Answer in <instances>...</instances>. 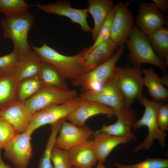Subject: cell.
Listing matches in <instances>:
<instances>
[{"instance_id": "1", "label": "cell", "mask_w": 168, "mask_h": 168, "mask_svg": "<svg viewBox=\"0 0 168 168\" xmlns=\"http://www.w3.org/2000/svg\"><path fill=\"white\" fill-rule=\"evenodd\" d=\"M79 97L82 100L95 101L111 108L117 119L124 121L132 127L137 120V116L128 106L113 77L99 90L82 93Z\"/></svg>"}, {"instance_id": "2", "label": "cell", "mask_w": 168, "mask_h": 168, "mask_svg": "<svg viewBox=\"0 0 168 168\" xmlns=\"http://www.w3.org/2000/svg\"><path fill=\"white\" fill-rule=\"evenodd\" d=\"M31 47L42 62L52 66L65 81H73L82 74V66L87 48L83 49L75 55L68 56L58 52L44 42L40 47L32 44Z\"/></svg>"}, {"instance_id": "3", "label": "cell", "mask_w": 168, "mask_h": 168, "mask_svg": "<svg viewBox=\"0 0 168 168\" xmlns=\"http://www.w3.org/2000/svg\"><path fill=\"white\" fill-rule=\"evenodd\" d=\"M138 100L145 107V110L142 118L133 124L132 128L137 129L146 126L147 128L148 133L144 140L135 147L133 152L136 153L142 150L149 149L153 145L155 139L158 141L161 147L164 148L167 135L165 132L159 128L157 115L160 106L165 102L150 100L143 95Z\"/></svg>"}, {"instance_id": "4", "label": "cell", "mask_w": 168, "mask_h": 168, "mask_svg": "<svg viewBox=\"0 0 168 168\" xmlns=\"http://www.w3.org/2000/svg\"><path fill=\"white\" fill-rule=\"evenodd\" d=\"M35 21L34 16L28 11L16 16H5L0 21L4 37L12 40L13 50L20 54L32 49L28 42V36Z\"/></svg>"}, {"instance_id": "5", "label": "cell", "mask_w": 168, "mask_h": 168, "mask_svg": "<svg viewBox=\"0 0 168 168\" xmlns=\"http://www.w3.org/2000/svg\"><path fill=\"white\" fill-rule=\"evenodd\" d=\"M126 44L129 52L128 59L133 66L147 63L155 65L164 72L166 71L167 66L154 52L147 35L134 24Z\"/></svg>"}, {"instance_id": "6", "label": "cell", "mask_w": 168, "mask_h": 168, "mask_svg": "<svg viewBox=\"0 0 168 168\" xmlns=\"http://www.w3.org/2000/svg\"><path fill=\"white\" fill-rule=\"evenodd\" d=\"M124 50V45L120 46L108 60L72 81L73 85L81 87L82 93L100 89L113 77L116 63L123 54Z\"/></svg>"}, {"instance_id": "7", "label": "cell", "mask_w": 168, "mask_h": 168, "mask_svg": "<svg viewBox=\"0 0 168 168\" xmlns=\"http://www.w3.org/2000/svg\"><path fill=\"white\" fill-rule=\"evenodd\" d=\"M140 66L116 67L113 78L125 98L131 106L136 99L143 95L144 85Z\"/></svg>"}, {"instance_id": "8", "label": "cell", "mask_w": 168, "mask_h": 168, "mask_svg": "<svg viewBox=\"0 0 168 168\" xmlns=\"http://www.w3.org/2000/svg\"><path fill=\"white\" fill-rule=\"evenodd\" d=\"M78 95L75 90L44 86L24 102L33 114L48 106L65 103L77 97Z\"/></svg>"}, {"instance_id": "9", "label": "cell", "mask_w": 168, "mask_h": 168, "mask_svg": "<svg viewBox=\"0 0 168 168\" xmlns=\"http://www.w3.org/2000/svg\"><path fill=\"white\" fill-rule=\"evenodd\" d=\"M80 100L78 96L64 103L51 105L36 112L32 115L27 130L32 134L35 130L42 126L52 125L66 119L77 108Z\"/></svg>"}, {"instance_id": "10", "label": "cell", "mask_w": 168, "mask_h": 168, "mask_svg": "<svg viewBox=\"0 0 168 168\" xmlns=\"http://www.w3.org/2000/svg\"><path fill=\"white\" fill-rule=\"evenodd\" d=\"M32 134L26 130L17 133L4 147V155L16 168H27L32 156Z\"/></svg>"}, {"instance_id": "11", "label": "cell", "mask_w": 168, "mask_h": 168, "mask_svg": "<svg viewBox=\"0 0 168 168\" xmlns=\"http://www.w3.org/2000/svg\"><path fill=\"white\" fill-rule=\"evenodd\" d=\"M132 1H119L114 6L110 38L119 46L126 44L134 24L133 15L128 8Z\"/></svg>"}, {"instance_id": "12", "label": "cell", "mask_w": 168, "mask_h": 168, "mask_svg": "<svg viewBox=\"0 0 168 168\" xmlns=\"http://www.w3.org/2000/svg\"><path fill=\"white\" fill-rule=\"evenodd\" d=\"M37 7L49 14L57 15L69 19L72 22L79 25L85 32L90 33L92 31L87 21L88 8L79 9L73 8L69 2L58 1L52 3L42 4L39 2L30 5Z\"/></svg>"}, {"instance_id": "13", "label": "cell", "mask_w": 168, "mask_h": 168, "mask_svg": "<svg viewBox=\"0 0 168 168\" xmlns=\"http://www.w3.org/2000/svg\"><path fill=\"white\" fill-rule=\"evenodd\" d=\"M136 22L138 29L147 35L158 30L166 23L165 16L155 4L146 2L139 4Z\"/></svg>"}, {"instance_id": "14", "label": "cell", "mask_w": 168, "mask_h": 168, "mask_svg": "<svg viewBox=\"0 0 168 168\" xmlns=\"http://www.w3.org/2000/svg\"><path fill=\"white\" fill-rule=\"evenodd\" d=\"M94 132L89 127H80L64 120L56 138L55 146L68 150L74 146L86 140L93 135Z\"/></svg>"}, {"instance_id": "15", "label": "cell", "mask_w": 168, "mask_h": 168, "mask_svg": "<svg viewBox=\"0 0 168 168\" xmlns=\"http://www.w3.org/2000/svg\"><path fill=\"white\" fill-rule=\"evenodd\" d=\"M100 114L111 117L114 115V113L111 108L99 102L80 99L77 108L66 119L76 126L82 127L85 126V123L88 119Z\"/></svg>"}, {"instance_id": "16", "label": "cell", "mask_w": 168, "mask_h": 168, "mask_svg": "<svg viewBox=\"0 0 168 168\" xmlns=\"http://www.w3.org/2000/svg\"><path fill=\"white\" fill-rule=\"evenodd\" d=\"M32 115L24 102L17 100L0 109V117L10 124L18 133L27 130Z\"/></svg>"}, {"instance_id": "17", "label": "cell", "mask_w": 168, "mask_h": 168, "mask_svg": "<svg viewBox=\"0 0 168 168\" xmlns=\"http://www.w3.org/2000/svg\"><path fill=\"white\" fill-rule=\"evenodd\" d=\"M68 151L71 166L75 168H92L98 161L93 139L81 143Z\"/></svg>"}, {"instance_id": "18", "label": "cell", "mask_w": 168, "mask_h": 168, "mask_svg": "<svg viewBox=\"0 0 168 168\" xmlns=\"http://www.w3.org/2000/svg\"><path fill=\"white\" fill-rule=\"evenodd\" d=\"M42 61L33 49L21 54V58L16 66L8 75L18 82L37 76Z\"/></svg>"}, {"instance_id": "19", "label": "cell", "mask_w": 168, "mask_h": 168, "mask_svg": "<svg viewBox=\"0 0 168 168\" xmlns=\"http://www.w3.org/2000/svg\"><path fill=\"white\" fill-rule=\"evenodd\" d=\"M119 46L110 38L88 52L84 59L82 74L106 61L114 54Z\"/></svg>"}, {"instance_id": "20", "label": "cell", "mask_w": 168, "mask_h": 168, "mask_svg": "<svg viewBox=\"0 0 168 168\" xmlns=\"http://www.w3.org/2000/svg\"><path fill=\"white\" fill-rule=\"evenodd\" d=\"M93 146L98 162L104 163L110 153L116 147L130 141L128 138L99 133L94 136Z\"/></svg>"}, {"instance_id": "21", "label": "cell", "mask_w": 168, "mask_h": 168, "mask_svg": "<svg viewBox=\"0 0 168 168\" xmlns=\"http://www.w3.org/2000/svg\"><path fill=\"white\" fill-rule=\"evenodd\" d=\"M88 12L92 16L94 26L92 29V36L95 41L99 30L114 5L111 0H88Z\"/></svg>"}, {"instance_id": "22", "label": "cell", "mask_w": 168, "mask_h": 168, "mask_svg": "<svg viewBox=\"0 0 168 168\" xmlns=\"http://www.w3.org/2000/svg\"><path fill=\"white\" fill-rule=\"evenodd\" d=\"M144 86L147 88L153 100L166 102L168 100V90L164 86L162 78L151 67L142 69Z\"/></svg>"}, {"instance_id": "23", "label": "cell", "mask_w": 168, "mask_h": 168, "mask_svg": "<svg viewBox=\"0 0 168 168\" xmlns=\"http://www.w3.org/2000/svg\"><path fill=\"white\" fill-rule=\"evenodd\" d=\"M149 41L156 54L168 66V29L163 27L147 35Z\"/></svg>"}, {"instance_id": "24", "label": "cell", "mask_w": 168, "mask_h": 168, "mask_svg": "<svg viewBox=\"0 0 168 168\" xmlns=\"http://www.w3.org/2000/svg\"><path fill=\"white\" fill-rule=\"evenodd\" d=\"M37 76L44 86L68 88V84L51 65L42 62Z\"/></svg>"}, {"instance_id": "25", "label": "cell", "mask_w": 168, "mask_h": 168, "mask_svg": "<svg viewBox=\"0 0 168 168\" xmlns=\"http://www.w3.org/2000/svg\"><path fill=\"white\" fill-rule=\"evenodd\" d=\"M18 84L11 76L0 75V109L17 100Z\"/></svg>"}, {"instance_id": "26", "label": "cell", "mask_w": 168, "mask_h": 168, "mask_svg": "<svg viewBox=\"0 0 168 168\" xmlns=\"http://www.w3.org/2000/svg\"><path fill=\"white\" fill-rule=\"evenodd\" d=\"M44 85L37 76L19 83L17 100L24 102L38 92Z\"/></svg>"}, {"instance_id": "27", "label": "cell", "mask_w": 168, "mask_h": 168, "mask_svg": "<svg viewBox=\"0 0 168 168\" xmlns=\"http://www.w3.org/2000/svg\"><path fill=\"white\" fill-rule=\"evenodd\" d=\"M131 127L120 119H117L114 123L109 125L103 124L99 130L94 132L93 136L100 133H105L109 135L126 138L131 140H135L137 138L132 132Z\"/></svg>"}, {"instance_id": "28", "label": "cell", "mask_w": 168, "mask_h": 168, "mask_svg": "<svg viewBox=\"0 0 168 168\" xmlns=\"http://www.w3.org/2000/svg\"><path fill=\"white\" fill-rule=\"evenodd\" d=\"M65 119H61L51 125V133L39 162L38 168H54L51 161L52 152L62 123Z\"/></svg>"}, {"instance_id": "29", "label": "cell", "mask_w": 168, "mask_h": 168, "mask_svg": "<svg viewBox=\"0 0 168 168\" xmlns=\"http://www.w3.org/2000/svg\"><path fill=\"white\" fill-rule=\"evenodd\" d=\"M29 7L23 0H0V12L6 16H14L28 11Z\"/></svg>"}, {"instance_id": "30", "label": "cell", "mask_w": 168, "mask_h": 168, "mask_svg": "<svg viewBox=\"0 0 168 168\" xmlns=\"http://www.w3.org/2000/svg\"><path fill=\"white\" fill-rule=\"evenodd\" d=\"M115 6V5H114ZM115 13V7L112 9L101 26L93 44L87 48V53L110 38L112 23Z\"/></svg>"}, {"instance_id": "31", "label": "cell", "mask_w": 168, "mask_h": 168, "mask_svg": "<svg viewBox=\"0 0 168 168\" xmlns=\"http://www.w3.org/2000/svg\"><path fill=\"white\" fill-rule=\"evenodd\" d=\"M116 168H168V160L159 158H147L141 162L132 165L115 163Z\"/></svg>"}, {"instance_id": "32", "label": "cell", "mask_w": 168, "mask_h": 168, "mask_svg": "<svg viewBox=\"0 0 168 168\" xmlns=\"http://www.w3.org/2000/svg\"><path fill=\"white\" fill-rule=\"evenodd\" d=\"M51 161L54 168H71L72 167L68 155V151L55 146L51 155Z\"/></svg>"}, {"instance_id": "33", "label": "cell", "mask_w": 168, "mask_h": 168, "mask_svg": "<svg viewBox=\"0 0 168 168\" xmlns=\"http://www.w3.org/2000/svg\"><path fill=\"white\" fill-rule=\"evenodd\" d=\"M21 54L14 50L10 53L0 57V71L4 75H8L18 63Z\"/></svg>"}, {"instance_id": "34", "label": "cell", "mask_w": 168, "mask_h": 168, "mask_svg": "<svg viewBox=\"0 0 168 168\" xmlns=\"http://www.w3.org/2000/svg\"><path fill=\"white\" fill-rule=\"evenodd\" d=\"M18 133L7 121L0 117V150Z\"/></svg>"}, {"instance_id": "35", "label": "cell", "mask_w": 168, "mask_h": 168, "mask_svg": "<svg viewBox=\"0 0 168 168\" xmlns=\"http://www.w3.org/2000/svg\"><path fill=\"white\" fill-rule=\"evenodd\" d=\"M158 123L160 128L165 132L168 130V105L163 103L159 108L157 115Z\"/></svg>"}, {"instance_id": "36", "label": "cell", "mask_w": 168, "mask_h": 168, "mask_svg": "<svg viewBox=\"0 0 168 168\" xmlns=\"http://www.w3.org/2000/svg\"><path fill=\"white\" fill-rule=\"evenodd\" d=\"M152 1L161 12H165L168 11V0H153Z\"/></svg>"}, {"instance_id": "37", "label": "cell", "mask_w": 168, "mask_h": 168, "mask_svg": "<svg viewBox=\"0 0 168 168\" xmlns=\"http://www.w3.org/2000/svg\"><path fill=\"white\" fill-rule=\"evenodd\" d=\"M0 168H12L3 161L1 156V150H0Z\"/></svg>"}, {"instance_id": "38", "label": "cell", "mask_w": 168, "mask_h": 168, "mask_svg": "<svg viewBox=\"0 0 168 168\" xmlns=\"http://www.w3.org/2000/svg\"><path fill=\"white\" fill-rule=\"evenodd\" d=\"M95 168H106L104 166L103 163L100 162H98L97 165Z\"/></svg>"}, {"instance_id": "39", "label": "cell", "mask_w": 168, "mask_h": 168, "mask_svg": "<svg viewBox=\"0 0 168 168\" xmlns=\"http://www.w3.org/2000/svg\"><path fill=\"white\" fill-rule=\"evenodd\" d=\"M4 75L3 73L0 71V75Z\"/></svg>"}, {"instance_id": "40", "label": "cell", "mask_w": 168, "mask_h": 168, "mask_svg": "<svg viewBox=\"0 0 168 168\" xmlns=\"http://www.w3.org/2000/svg\"><path fill=\"white\" fill-rule=\"evenodd\" d=\"M71 168H75L72 167Z\"/></svg>"}, {"instance_id": "41", "label": "cell", "mask_w": 168, "mask_h": 168, "mask_svg": "<svg viewBox=\"0 0 168 168\" xmlns=\"http://www.w3.org/2000/svg\"></svg>"}]
</instances>
